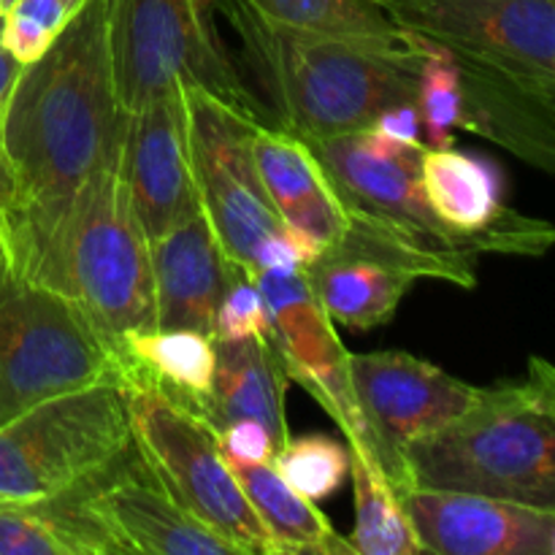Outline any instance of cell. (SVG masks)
Returning a JSON list of instances; mask_svg holds the SVG:
<instances>
[{"label":"cell","mask_w":555,"mask_h":555,"mask_svg":"<svg viewBox=\"0 0 555 555\" xmlns=\"http://www.w3.org/2000/svg\"><path fill=\"white\" fill-rule=\"evenodd\" d=\"M125 125L128 112L114 85L108 43V0H85L49 52L22 68L11 92V204L0 217V247L14 269L65 293L76 204Z\"/></svg>","instance_id":"1"},{"label":"cell","mask_w":555,"mask_h":555,"mask_svg":"<svg viewBox=\"0 0 555 555\" xmlns=\"http://www.w3.org/2000/svg\"><path fill=\"white\" fill-rule=\"evenodd\" d=\"M211 5L231 22L274 125L301 139H334L369 128L390 106H417L421 52L410 30L401 38L314 36L266 22L244 0Z\"/></svg>","instance_id":"2"},{"label":"cell","mask_w":555,"mask_h":555,"mask_svg":"<svg viewBox=\"0 0 555 555\" xmlns=\"http://www.w3.org/2000/svg\"><path fill=\"white\" fill-rule=\"evenodd\" d=\"M410 488L464 491L555 513V363L531 358L524 383L480 401L404 450Z\"/></svg>","instance_id":"3"},{"label":"cell","mask_w":555,"mask_h":555,"mask_svg":"<svg viewBox=\"0 0 555 555\" xmlns=\"http://www.w3.org/2000/svg\"><path fill=\"white\" fill-rule=\"evenodd\" d=\"M112 379L125 383L112 341L74 298L22 274L0 247V426Z\"/></svg>","instance_id":"4"},{"label":"cell","mask_w":555,"mask_h":555,"mask_svg":"<svg viewBox=\"0 0 555 555\" xmlns=\"http://www.w3.org/2000/svg\"><path fill=\"white\" fill-rule=\"evenodd\" d=\"M211 9V0H108L114 85L125 112L188 85L274 122L217 38Z\"/></svg>","instance_id":"5"},{"label":"cell","mask_w":555,"mask_h":555,"mask_svg":"<svg viewBox=\"0 0 555 555\" xmlns=\"http://www.w3.org/2000/svg\"><path fill=\"white\" fill-rule=\"evenodd\" d=\"M122 150L125 133L87 179L65 249V293L112 345L157 328L150 236L130 204Z\"/></svg>","instance_id":"6"},{"label":"cell","mask_w":555,"mask_h":555,"mask_svg":"<svg viewBox=\"0 0 555 555\" xmlns=\"http://www.w3.org/2000/svg\"><path fill=\"white\" fill-rule=\"evenodd\" d=\"M133 448L128 385L98 383L0 426V504L60 496Z\"/></svg>","instance_id":"7"},{"label":"cell","mask_w":555,"mask_h":555,"mask_svg":"<svg viewBox=\"0 0 555 555\" xmlns=\"http://www.w3.org/2000/svg\"><path fill=\"white\" fill-rule=\"evenodd\" d=\"M421 52L417 114L423 144H455L469 130L555 177V106L466 54L412 33Z\"/></svg>","instance_id":"8"},{"label":"cell","mask_w":555,"mask_h":555,"mask_svg":"<svg viewBox=\"0 0 555 555\" xmlns=\"http://www.w3.org/2000/svg\"><path fill=\"white\" fill-rule=\"evenodd\" d=\"M128 393L135 450L173 502L242 555H280L220 453L217 434L155 388L128 385Z\"/></svg>","instance_id":"9"},{"label":"cell","mask_w":555,"mask_h":555,"mask_svg":"<svg viewBox=\"0 0 555 555\" xmlns=\"http://www.w3.org/2000/svg\"><path fill=\"white\" fill-rule=\"evenodd\" d=\"M182 87L201 209L228 260L253 274L258 244L285 231L255 166L253 128L258 119L211 92Z\"/></svg>","instance_id":"10"},{"label":"cell","mask_w":555,"mask_h":555,"mask_svg":"<svg viewBox=\"0 0 555 555\" xmlns=\"http://www.w3.org/2000/svg\"><path fill=\"white\" fill-rule=\"evenodd\" d=\"M401 30L486 63L555 106V0H377Z\"/></svg>","instance_id":"11"},{"label":"cell","mask_w":555,"mask_h":555,"mask_svg":"<svg viewBox=\"0 0 555 555\" xmlns=\"http://www.w3.org/2000/svg\"><path fill=\"white\" fill-rule=\"evenodd\" d=\"M350 372L374 459L399 493L410 488L404 450L464 417L482 396L477 385L401 350L350 352Z\"/></svg>","instance_id":"12"},{"label":"cell","mask_w":555,"mask_h":555,"mask_svg":"<svg viewBox=\"0 0 555 555\" xmlns=\"http://www.w3.org/2000/svg\"><path fill=\"white\" fill-rule=\"evenodd\" d=\"M255 280L269 312V341L291 383L301 385L328 412L350 448L366 450L374 459L372 431L352 385L350 350L341 345L336 323L320 307L307 274H260Z\"/></svg>","instance_id":"13"},{"label":"cell","mask_w":555,"mask_h":555,"mask_svg":"<svg viewBox=\"0 0 555 555\" xmlns=\"http://www.w3.org/2000/svg\"><path fill=\"white\" fill-rule=\"evenodd\" d=\"M304 141L318 155L345 211L369 215L426 242L477 255V249L442 225L428 206L421 182L423 141L404 144L374 128Z\"/></svg>","instance_id":"14"},{"label":"cell","mask_w":555,"mask_h":555,"mask_svg":"<svg viewBox=\"0 0 555 555\" xmlns=\"http://www.w3.org/2000/svg\"><path fill=\"white\" fill-rule=\"evenodd\" d=\"M70 496L119 555H242L233 542L206 529L173 502L135 444L106 469L70 488Z\"/></svg>","instance_id":"15"},{"label":"cell","mask_w":555,"mask_h":555,"mask_svg":"<svg viewBox=\"0 0 555 555\" xmlns=\"http://www.w3.org/2000/svg\"><path fill=\"white\" fill-rule=\"evenodd\" d=\"M122 166L130 204L150 242L201 209L184 87L128 112Z\"/></svg>","instance_id":"16"},{"label":"cell","mask_w":555,"mask_h":555,"mask_svg":"<svg viewBox=\"0 0 555 555\" xmlns=\"http://www.w3.org/2000/svg\"><path fill=\"white\" fill-rule=\"evenodd\" d=\"M399 496L423 553L553 555L555 513L434 488H406Z\"/></svg>","instance_id":"17"},{"label":"cell","mask_w":555,"mask_h":555,"mask_svg":"<svg viewBox=\"0 0 555 555\" xmlns=\"http://www.w3.org/2000/svg\"><path fill=\"white\" fill-rule=\"evenodd\" d=\"M253 155L260 182L282 225L320 258L347 225V211L301 135L274 122H255Z\"/></svg>","instance_id":"18"},{"label":"cell","mask_w":555,"mask_h":555,"mask_svg":"<svg viewBox=\"0 0 555 555\" xmlns=\"http://www.w3.org/2000/svg\"><path fill=\"white\" fill-rule=\"evenodd\" d=\"M157 328H190L215 336V314L233 263L222 253L204 209L150 242Z\"/></svg>","instance_id":"19"},{"label":"cell","mask_w":555,"mask_h":555,"mask_svg":"<svg viewBox=\"0 0 555 555\" xmlns=\"http://www.w3.org/2000/svg\"><path fill=\"white\" fill-rule=\"evenodd\" d=\"M125 385H146L209 426L215 393V336L190 328L133 331L114 341Z\"/></svg>","instance_id":"20"},{"label":"cell","mask_w":555,"mask_h":555,"mask_svg":"<svg viewBox=\"0 0 555 555\" xmlns=\"http://www.w3.org/2000/svg\"><path fill=\"white\" fill-rule=\"evenodd\" d=\"M215 350L217 372L209 410L211 431H220L228 423L255 421L269 428L274 442L282 448L291 439L285 417V393L291 377L271 341L215 339Z\"/></svg>","instance_id":"21"},{"label":"cell","mask_w":555,"mask_h":555,"mask_svg":"<svg viewBox=\"0 0 555 555\" xmlns=\"http://www.w3.org/2000/svg\"><path fill=\"white\" fill-rule=\"evenodd\" d=\"M309 287L336 325L352 331L379 328L399 312L417 280L363 255L325 249L304 269Z\"/></svg>","instance_id":"22"},{"label":"cell","mask_w":555,"mask_h":555,"mask_svg":"<svg viewBox=\"0 0 555 555\" xmlns=\"http://www.w3.org/2000/svg\"><path fill=\"white\" fill-rule=\"evenodd\" d=\"M228 461V459H225ZM247 502L263 529L269 531L276 553H314V555H356L350 540H341L318 504L298 493L271 461L242 464L228 461Z\"/></svg>","instance_id":"23"},{"label":"cell","mask_w":555,"mask_h":555,"mask_svg":"<svg viewBox=\"0 0 555 555\" xmlns=\"http://www.w3.org/2000/svg\"><path fill=\"white\" fill-rule=\"evenodd\" d=\"M0 555H119L70 491L47 502L0 504Z\"/></svg>","instance_id":"24"},{"label":"cell","mask_w":555,"mask_h":555,"mask_svg":"<svg viewBox=\"0 0 555 555\" xmlns=\"http://www.w3.org/2000/svg\"><path fill=\"white\" fill-rule=\"evenodd\" d=\"M350 477L356 496L350 545L356 555H421L423 545L399 491L366 450L350 448Z\"/></svg>","instance_id":"25"},{"label":"cell","mask_w":555,"mask_h":555,"mask_svg":"<svg viewBox=\"0 0 555 555\" xmlns=\"http://www.w3.org/2000/svg\"><path fill=\"white\" fill-rule=\"evenodd\" d=\"M266 22L314 36L401 38L404 30L377 0H244Z\"/></svg>","instance_id":"26"},{"label":"cell","mask_w":555,"mask_h":555,"mask_svg":"<svg viewBox=\"0 0 555 555\" xmlns=\"http://www.w3.org/2000/svg\"><path fill=\"white\" fill-rule=\"evenodd\" d=\"M271 464L298 493L320 504L334 496L350 477V444L325 434L291 437Z\"/></svg>","instance_id":"27"},{"label":"cell","mask_w":555,"mask_h":555,"mask_svg":"<svg viewBox=\"0 0 555 555\" xmlns=\"http://www.w3.org/2000/svg\"><path fill=\"white\" fill-rule=\"evenodd\" d=\"M70 16L63 0H14L3 11L0 41L16 63L30 65L49 52Z\"/></svg>","instance_id":"28"},{"label":"cell","mask_w":555,"mask_h":555,"mask_svg":"<svg viewBox=\"0 0 555 555\" xmlns=\"http://www.w3.org/2000/svg\"><path fill=\"white\" fill-rule=\"evenodd\" d=\"M215 339H269V312L258 280L236 263L217 307Z\"/></svg>","instance_id":"29"},{"label":"cell","mask_w":555,"mask_h":555,"mask_svg":"<svg viewBox=\"0 0 555 555\" xmlns=\"http://www.w3.org/2000/svg\"><path fill=\"white\" fill-rule=\"evenodd\" d=\"M217 434L220 453L228 461H242V464H266L274 461L280 444L274 442L271 431L255 421H236L222 426Z\"/></svg>","instance_id":"30"},{"label":"cell","mask_w":555,"mask_h":555,"mask_svg":"<svg viewBox=\"0 0 555 555\" xmlns=\"http://www.w3.org/2000/svg\"><path fill=\"white\" fill-rule=\"evenodd\" d=\"M0 27H3V14H0ZM25 65L16 63L9 52H5L3 41H0V217L5 215L11 204V171L9 157H5V114H9L11 92H14L16 79H20Z\"/></svg>","instance_id":"31"},{"label":"cell","mask_w":555,"mask_h":555,"mask_svg":"<svg viewBox=\"0 0 555 555\" xmlns=\"http://www.w3.org/2000/svg\"><path fill=\"white\" fill-rule=\"evenodd\" d=\"M369 128H374L377 133L388 135V139L393 141H404V144L423 141L421 114H417L415 103H401V106L385 108Z\"/></svg>","instance_id":"32"},{"label":"cell","mask_w":555,"mask_h":555,"mask_svg":"<svg viewBox=\"0 0 555 555\" xmlns=\"http://www.w3.org/2000/svg\"><path fill=\"white\" fill-rule=\"evenodd\" d=\"M63 3L68 5V11H70V14H74V11H79L81 5H85V0H63Z\"/></svg>","instance_id":"33"},{"label":"cell","mask_w":555,"mask_h":555,"mask_svg":"<svg viewBox=\"0 0 555 555\" xmlns=\"http://www.w3.org/2000/svg\"><path fill=\"white\" fill-rule=\"evenodd\" d=\"M11 3H14V0H3V11H5V9H9V5H11Z\"/></svg>","instance_id":"34"},{"label":"cell","mask_w":555,"mask_h":555,"mask_svg":"<svg viewBox=\"0 0 555 555\" xmlns=\"http://www.w3.org/2000/svg\"><path fill=\"white\" fill-rule=\"evenodd\" d=\"M0 14H3V0H0Z\"/></svg>","instance_id":"35"},{"label":"cell","mask_w":555,"mask_h":555,"mask_svg":"<svg viewBox=\"0 0 555 555\" xmlns=\"http://www.w3.org/2000/svg\"><path fill=\"white\" fill-rule=\"evenodd\" d=\"M553 555H555V537H553Z\"/></svg>","instance_id":"36"}]
</instances>
